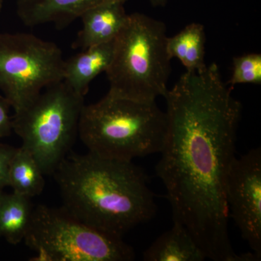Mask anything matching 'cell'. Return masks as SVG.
Segmentation results:
<instances>
[{
	"label": "cell",
	"instance_id": "1",
	"mask_svg": "<svg viewBox=\"0 0 261 261\" xmlns=\"http://www.w3.org/2000/svg\"><path fill=\"white\" fill-rule=\"evenodd\" d=\"M233 89L212 63L187 71L168 89L167 134L156 173L173 221L187 228L207 258L254 261L253 253L235 252L228 233L226 181L243 108Z\"/></svg>",
	"mask_w": 261,
	"mask_h": 261
},
{
	"label": "cell",
	"instance_id": "2",
	"mask_svg": "<svg viewBox=\"0 0 261 261\" xmlns=\"http://www.w3.org/2000/svg\"><path fill=\"white\" fill-rule=\"evenodd\" d=\"M63 206L85 224L122 237L154 218V195L132 161L70 154L53 173Z\"/></svg>",
	"mask_w": 261,
	"mask_h": 261
},
{
	"label": "cell",
	"instance_id": "3",
	"mask_svg": "<svg viewBox=\"0 0 261 261\" xmlns=\"http://www.w3.org/2000/svg\"><path fill=\"white\" fill-rule=\"evenodd\" d=\"M167 128V115L155 102H137L107 94L96 103L84 105L78 134L89 152L132 161L160 153Z\"/></svg>",
	"mask_w": 261,
	"mask_h": 261
},
{
	"label": "cell",
	"instance_id": "4",
	"mask_svg": "<svg viewBox=\"0 0 261 261\" xmlns=\"http://www.w3.org/2000/svg\"><path fill=\"white\" fill-rule=\"evenodd\" d=\"M166 25L140 13L128 15L113 42L106 70L108 94L141 102H153L168 91L171 61Z\"/></svg>",
	"mask_w": 261,
	"mask_h": 261
},
{
	"label": "cell",
	"instance_id": "5",
	"mask_svg": "<svg viewBox=\"0 0 261 261\" xmlns=\"http://www.w3.org/2000/svg\"><path fill=\"white\" fill-rule=\"evenodd\" d=\"M84 97L64 81L44 89L13 116V130L39 163L44 174L53 175L68 155L78 134Z\"/></svg>",
	"mask_w": 261,
	"mask_h": 261
},
{
	"label": "cell",
	"instance_id": "6",
	"mask_svg": "<svg viewBox=\"0 0 261 261\" xmlns=\"http://www.w3.org/2000/svg\"><path fill=\"white\" fill-rule=\"evenodd\" d=\"M34 261H130L133 248L121 237L85 224L66 209L34 207L23 239Z\"/></svg>",
	"mask_w": 261,
	"mask_h": 261
},
{
	"label": "cell",
	"instance_id": "7",
	"mask_svg": "<svg viewBox=\"0 0 261 261\" xmlns=\"http://www.w3.org/2000/svg\"><path fill=\"white\" fill-rule=\"evenodd\" d=\"M61 48L28 33H0V89L14 113L63 80Z\"/></svg>",
	"mask_w": 261,
	"mask_h": 261
},
{
	"label": "cell",
	"instance_id": "8",
	"mask_svg": "<svg viewBox=\"0 0 261 261\" xmlns=\"http://www.w3.org/2000/svg\"><path fill=\"white\" fill-rule=\"evenodd\" d=\"M228 217L261 258V149L235 158L226 181Z\"/></svg>",
	"mask_w": 261,
	"mask_h": 261
},
{
	"label": "cell",
	"instance_id": "9",
	"mask_svg": "<svg viewBox=\"0 0 261 261\" xmlns=\"http://www.w3.org/2000/svg\"><path fill=\"white\" fill-rule=\"evenodd\" d=\"M128 0H17L16 12L24 25L37 27L54 23L61 27L68 25L87 10L102 4Z\"/></svg>",
	"mask_w": 261,
	"mask_h": 261
},
{
	"label": "cell",
	"instance_id": "10",
	"mask_svg": "<svg viewBox=\"0 0 261 261\" xmlns=\"http://www.w3.org/2000/svg\"><path fill=\"white\" fill-rule=\"evenodd\" d=\"M121 3H111L91 8L80 18L82 29L73 44V49H87L112 42L121 32L128 19Z\"/></svg>",
	"mask_w": 261,
	"mask_h": 261
},
{
	"label": "cell",
	"instance_id": "11",
	"mask_svg": "<svg viewBox=\"0 0 261 261\" xmlns=\"http://www.w3.org/2000/svg\"><path fill=\"white\" fill-rule=\"evenodd\" d=\"M113 42L83 49L65 61L63 81L77 94L85 97L91 82L106 73L112 60Z\"/></svg>",
	"mask_w": 261,
	"mask_h": 261
},
{
	"label": "cell",
	"instance_id": "12",
	"mask_svg": "<svg viewBox=\"0 0 261 261\" xmlns=\"http://www.w3.org/2000/svg\"><path fill=\"white\" fill-rule=\"evenodd\" d=\"M172 227L143 252L145 261H203L207 256L184 225L173 221Z\"/></svg>",
	"mask_w": 261,
	"mask_h": 261
},
{
	"label": "cell",
	"instance_id": "13",
	"mask_svg": "<svg viewBox=\"0 0 261 261\" xmlns=\"http://www.w3.org/2000/svg\"><path fill=\"white\" fill-rule=\"evenodd\" d=\"M30 197L13 192L0 195V237L12 245L23 241L33 212Z\"/></svg>",
	"mask_w": 261,
	"mask_h": 261
},
{
	"label": "cell",
	"instance_id": "14",
	"mask_svg": "<svg viewBox=\"0 0 261 261\" xmlns=\"http://www.w3.org/2000/svg\"><path fill=\"white\" fill-rule=\"evenodd\" d=\"M205 34L203 25L192 23L172 37H168L167 50L170 58H178L187 71L205 69Z\"/></svg>",
	"mask_w": 261,
	"mask_h": 261
},
{
	"label": "cell",
	"instance_id": "15",
	"mask_svg": "<svg viewBox=\"0 0 261 261\" xmlns=\"http://www.w3.org/2000/svg\"><path fill=\"white\" fill-rule=\"evenodd\" d=\"M44 175L30 152L22 146L16 149L8 171V186L13 192L30 198L40 195L44 187Z\"/></svg>",
	"mask_w": 261,
	"mask_h": 261
},
{
	"label": "cell",
	"instance_id": "16",
	"mask_svg": "<svg viewBox=\"0 0 261 261\" xmlns=\"http://www.w3.org/2000/svg\"><path fill=\"white\" fill-rule=\"evenodd\" d=\"M226 84L232 88L237 84H260L261 55L249 53L233 58L232 74Z\"/></svg>",
	"mask_w": 261,
	"mask_h": 261
},
{
	"label": "cell",
	"instance_id": "17",
	"mask_svg": "<svg viewBox=\"0 0 261 261\" xmlns=\"http://www.w3.org/2000/svg\"><path fill=\"white\" fill-rule=\"evenodd\" d=\"M16 149L14 147L0 144V195L5 187L8 186V171L10 161Z\"/></svg>",
	"mask_w": 261,
	"mask_h": 261
},
{
	"label": "cell",
	"instance_id": "18",
	"mask_svg": "<svg viewBox=\"0 0 261 261\" xmlns=\"http://www.w3.org/2000/svg\"><path fill=\"white\" fill-rule=\"evenodd\" d=\"M11 108L9 101L0 94V140L8 137L13 130V117L10 115Z\"/></svg>",
	"mask_w": 261,
	"mask_h": 261
},
{
	"label": "cell",
	"instance_id": "19",
	"mask_svg": "<svg viewBox=\"0 0 261 261\" xmlns=\"http://www.w3.org/2000/svg\"><path fill=\"white\" fill-rule=\"evenodd\" d=\"M153 7H163L167 3L168 0H149Z\"/></svg>",
	"mask_w": 261,
	"mask_h": 261
},
{
	"label": "cell",
	"instance_id": "20",
	"mask_svg": "<svg viewBox=\"0 0 261 261\" xmlns=\"http://www.w3.org/2000/svg\"><path fill=\"white\" fill-rule=\"evenodd\" d=\"M3 3H4V0H0V11H1L2 8H3Z\"/></svg>",
	"mask_w": 261,
	"mask_h": 261
}]
</instances>
